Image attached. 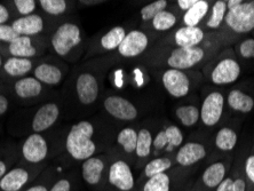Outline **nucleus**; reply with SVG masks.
I'll return each mask as SVG.
<instances>
[{"mask_svg": "<svg viewBox=\"0 0 254 191\" xmlns=\"http://www.w3.org/2000/svg\"><path fill=\"white\" fill-rule=\"evenodd\" d=\"M94 128L89 122L83 121L71 127L66 136L65 148L72 159L85 162L86 159L94 157L96 145L92 140Z\"/></svg>", "mask_w": 254, "mask_h": 191, "instance_id": "1", "label": "nucleus"}, {"mask_svg": "<svg viewBox=\"0 0 254 191\" xmlns=\"http://www.w3.org/2000/svg\"><path fill=\"white\" fill-rule=\"evenodd\" d=\"M225 21L236 33H249L254 29V1L229 0Z\"/></svg>", "mask_w": 254, "mask_h": 191, "instance_id": "2", "label": "nucleus"}, {"mask_svg": "<svg viewBox=\"0 0 254 191\" xmlns=\"http://www.w3.org/2000/svg\"><path fill=\"white\" fill-rule=\"evenodd\" d=\"M107 188L114 191H134L136 188V180L132 167L125 160L117 159L108 168Z\"/></svg>", "mask_w": 254, "mask_h": 191, "instance_id": "3", "label": "nucleus"}, {"mask_svg": "<svg viewBox=\"0 0 254 191\" xmlns=\"http://www.w3.org/2000/svg\"><path fill=\"white\" fill-rule=\"evenodd\" d=\"M52 46L55 53L60 56L68 55L72 48L81 43V31L73 23H63L52 37Z\"/></svg>", "mask_w": 254, "mask_h": 191, "instance_id": "4", "label": "nucleus"}, {"mask_svg": "<svg viewBox=\"0 0 254 191\" xmlns=\"http://www.w3.org/2000/svg\"><path fill=\"white\" fill-rule=\"evenodd\" d=\"M107 164L102 157H91L81 165V178L92 189H103L107 181Z\"/></svg>", "mask_w": 254, "mask_h": 191, "instance_id": "5", "label": "nucleus"}, {"mask_svg": "<svg viewBox=\"0 0 254 191\" xmlns=\"http://www.w3.org/2000/svg\"><path fill=\"white\" fill-rule=\"evenodd\" d=\"M40 170H30L29 167L16 166L7 172L0 180V191H22L31 180L35 179Z\"/></svg>", "mask_w": 254, "mask_h": 191, "instance_id": "6", "label": "nucleus"}, {"mask_svg": "<svg viewBox=\"0 0 254 191\" xmlns=\"http://www.w3.org/2000/svg\"><path fill=\"white\" fill-rule=\"evenodd\" d=\"M204 59V51L200 47H178L167 59V64L175 70H187L198 64Z\"/></svg>", "mask_w": 254, "mask_h": 191, "instance_id": "7", "label": "nucleus"}, {"mask_svg": "<svg viewBox=\"0 0 254 191\" xmlns=\"http://www.w3.org/2000/svg\"><path fill=\"white\" fill-rule=\"evenodd\" d=\"M48 153L47 142L39 133L30 135L22 145V156L31 165H38L46 159Z\"/></svg>", "mask_w": 254, "mask_h": 191, "instance_id": "8", "label": "nucleus"}, {"mask_svg": "<svg viewBox=\"0 0 254 191\" xmlns=\"http://www.w3.org/2000/svg\"><path fill=\"white\" fill-rule=\"evenodd\" d=\"M164 87L173 97H185L189 93L190 80L184 71L170 69L162 76Z\"/></svg>", "mask_w": 254, "mask_h": 191, "instance_id": "9", "label": "nucleus"}, {"mask_svg": "<svg viewBox=\"0 0 254 191\" xmlns=\"http://www.w3.org/2000/svg\"><path fill=\"white\" fill-rule=\"evenodd\" d=\"M103 106L108 114L119 121H133L137 117L136 108L124 97L117 95L107 97Z\"/></svg>", "mask_w": 254, "mask_h": 191, "instance_id": "10", "label": "nucleus"}, {"mask_svg": "<svg viewBox=\"0 0 254 191\" xmlns=\"http://www.w3.org/2000/svg\"><path fill=\"white\" fill-rule=\"evenodd\" d=\"M225 99L219 92H213L204 100L200 110V118L206 126H214L219 123L223 112Z\"/></svg>", "mask_w": 254, "mask_h": 191, "instance_id": "11", "label": "nucleus"}, {"mask_svg": "<svg viewBox=\"0 0 254 191\" xmlns=\"http://www.w3.org/2000/svg\"><path fill=\"white\" fill-rule=\"evenodd\" d=\"M149 39L145 33L139 30H133L126 33L125 39L119 45L118 52L125 58H135L147 50Z\"/></svg>", "mask_w": 254, "mask_h": 191, "instance_id": "12", "label": "nucleus"}, {"mask_svg": "<svg viewBox=\"0 0 254 191\" xmlns=\"http://www.w3.org/2000/svg\"><path fill=\"white\" fill-rule=\"evenodd\" d=\"M241 66L233 59L220 61L212 71L211 79L216 85H226L236 81L240 78Z\"/></svg>", "mask_w": 254, "mask_h": 191, "instance_id": "13", "label": "nucleus"}, {"mask_svg": "<svg viewBox=\"0 0 254 191\" xmlns=\"http://www.w3.org/2000/svg\"><path fill=\"white\" fill-rule=\"evenodd\" d=\"M207 155L203 144L197 142H189L179 149L175 156V163L181 167H190L203 160Z\"/></svg>", "mask_w": 254, "mask_h": 191, "instance_id": "14", "label": "nucleus"}, {"mask_svg": "<svg viewBox=\"0 0 254 191\" xmlns=\"http://www.w3.org/2000/svg\"><path fill=\"white\" fill-rule=\"evenodd\" d=\"M78 99L83 104H92L98 100L99 84L91 73H81L76 82Z\"/></svg>", "mask_w": 254, "mask_h": 191, "instance_id": "15", "label": "nucleus"}, {"mask_svg": "<svg viewBox=\"0 0 254 191\" xmlns=\"http://www.w3.org/2000/svg\"><path fill=\"white\" fill-rule=\"evenodd\" d=\"M228 168L227 164L222 162H215L205 168L200 177V185L207 191H214L216 187L227 178Z\"/></svg>", "mask_w": 254, "mask_h": 191, "instance_id": "16", "label": "nucleus"}, {"mask_svg": "<svg viewBox=\"0 0 254 191\" xmlns=\"http://www.w3.org/2000/svg\"><path fill=\"white\" fill-rule=\"evenodd\" d=\"M60 110L55 103H47L36 112L32 121V129L36 133L44 132L57 123Z\"/></svg>", "mask_w": 254, "mask_h": 191, "instance_id": "17", "label": "nucleus"}, {"mask_svg": "<svg viewBox=\"0 0 254 191\" xmlns=\"http://www.w3.org/2000/svg\"><path fill=\"white\" fill-rule=\"evenodd\" d=\"M12 28L18 36H35L44 30V21L39 15L31 14L15 20L12 24Z\"/></svg>", "mask_w": 254, "mask_h": 191, "instance_id": "18", "label": "nucleus"}, {"mask_svg": "<svg viewBox=\"0 0 254 191\" xmlns=\"http://www.w3.org/2000/svg\"><path fill=\"white\" fill-rule=\"evenodd\" d=\"M204 39V31L198 27H182L174 35L175 44L179 47H197Z\"/></svg>", "mask_w": 254, "mask_h": 191, "instance_id": "19", "label": "nucleus"}, {"mask_svg": "<svg viewBox=\"0 0 254 191\" xmlns=\"http://www.w3.org/2000/svg\"><path fill=\"white\" fill-rule=\"evenodd\" d=\"M172 167H173V160L171 158H169V157H158V158L152 159L145 164L140 180L143 183L145 180L155 177V175L166 173V172L171 171Z\"/></svg>", "mask_w": 254, "mask_h": 191, "instance_id": "20", "label": "nucleus"}, {"mask_svg": "<svg viewBox=\"0 0 254 191\" xmlns=\"http://www.w3.org/2000/svg\"><path fill=\"white\" fill-rule=\"evenodd\" d=\"M15 93L22 99L38 96L43 91V85L35 77H25L18 79L14 86Z\"/></svg>", "mask_w": 254, "mask_h": 191, "instance_id": "21", "label": "nucleus"}, {"mask_svg": "<svg viewBox=\"0 0 254 191\" xmlns=\"http://www.w3.org/2000/svg\"><path fill=\"white\" fill-rule=\"evenodd\" d=\"M228 104L235 111L249 114L254 108V100L240 89H233L228 95Z\"/></svg>", "mask_w": 254, "mask_h": 191, "instance_id": "22", "label": "nucleus"}, {"mask_svg": "<svg viewBox=\"0 0 254 191\" xmlns=\"http://www.w3.org/2000/svg\"><path fill=\"white\" fill-rule=\"evenodd\" d=\"M8 52L12 58L29 59L36 55V48L32 46L30 37L20 36L8 44Z\"/></svg>", "mask_w": 254, "mask_h": 191, "instance_id": "23", "label": "nucleus"}, {"mask_svg": "<svg viewBox=\"0 0 254 191\" xmlns=\"http://www.w3.org/2000/svg\"><path fill=\"white\" fill-rule=\"evenodd\" d=\"M35 78L42 84L58 85L61 82L63 74L58 66L44 63V64H40L36 68Z\"/></svg>", "mask_w": 254, "mask_h": 191, "instance_id": "24", "label": "nucleus"}, {"mask_svg": "<svg viewBox=\"0 0 254 191\" xmlns=\"http://www.w3.org/2000/svg\"><path fill=\"white\" fill-rule=\"evenodd\" d=\"M172 189L173 178L170 171L145 180L141 186V191H172Z\"/></svg>", "mask_w": 254, "mask_h": 191, "instance_id": "25", "label": "nucleus"}, {"mask_svg": "<svg viewBox=\"0 0 254 191\" xmlns=\"http://www.w3.org/2000/svg\"><path fill=\"white\" fill-rule=\"evenodd\" d=\"M32 68V62L29 59L9 58L3 64V70L10 77L25 76Z\"/></svg>", "mask_w": 254, "mask_h": 191, "instance_id": "26", "label": "nucleus"}, {"mask_svg": "<svg viewBox=\"0 0 254 191\" xmlns=\"http://www.w3.org/2000/svg\"><path fill=\"white\" fill-rule=\"evenodd\" d=\"M208 12V2L206 0H197V2L186 12L184 22L186 27H197Z\"/></svg>", "mask_w": 254, "mask_h": 191, "instance_id": "27", "label": "nucleus"}, {"mask_svg": "<svg viewBox=\"0 0 254 191\" xmlns=\"http://www.w3.org/2000/svg\"><path fill=\"white\" fill-rule=\"evenodd\" d=\"M126 31L122 27H115L109 30L102 38H101V46L107 51H113L119 47L122 41L125 39Z\"/></svg>", "mask_w": 254, "mask_h": 191, "instance_id": "28", "label": "nucleus"}, {"mask_svg": "<svg viewBox=\"0 0 254 191\" xmlns=\"http://www.w3.org/2000/svg\"><path fill=\"white\" fill-rule=\"evenodd\" d=\"M237 144V134L231 128H221L215 136L216 148L222 151H230L236 147Z\"/></svg>", "mask_w": 254, "mask_h": 191, "instance_id": "29", "label": "nucleus"}, {"mask_svg": "<svg viewBox=\"0 0 254 191\" xmlns=\"http://www.w3.org/2000/svg\"><path fill=\"white\" fill-rule=\"evenodd\" d=\"M152 136L148 129H141L137 133L136 142V157L139 159H147L150 156L152 148Z\"/></svg>", "mask_w": 254, "mask_h": 191, "instance_id": "30", "label": "nucleus"}, {"mask_svg": "<svg viewBox=\"0 0 254 191\" xmlns=\"http://www.w3.org/2000/svg\"><path fill=\"white\" fill-rule=\"evenodd\" d=\"M118 144H121L126 153H133L136 150L137 133L133 128H124L117 136Z\"/></svg>", "mask_w": 254, "mask_h": 191, "instance_id": "31", "label": "nucleus"}, {"mask_svg": "<svg viewBox=\"0 0 254 191\" xmlns=\"http://www.w3.org/2000/svg\"><path fill=\"white\" fill-rule=\"evenodd\" d=\"M175 114H177V117L179 118V121L181 122L182 125L190 127L195 125V124L198 122L200 112L196 107L185 106V107L178 108Z\"/></svg>", "mask_w": 254, "mask_h": 191, "instance_id": "32", "label": "nucleus"}, {"mask_svg": "<svg viewBox=\"0 0 254 191\" xmlns=\"http://www.w3.org/2000/svg\"><path fill=\"white\" fill-rule=\"evenodd\" d=\"M227 14V1H215L212 8V14L207 21V28L218 29L225 20Z\"/></svg>", "mask_w": 254, "mask_h": 191, "instance_id": "33", "label": "nucleus"}, {"mask_svg": "<svg viewBox=\"0 0 254 191\" xmlns=\"http://www.w3.org/2000/svg\"><path fill=\"white\" fill-rule=\"evenodd\" d=\"M177 24V17L175 15L167 10H163L159 14H157L152 20V25L157 31H166L170 30Z\"/></svg>", "mask_w": 254, "mask_h": 191, "instance_id": "34", "label": "nucleus"}, {"mask_svg": "<svg viewBox=\"0 0 254 191\" xmlns=\"http://www.w3.org/2000/svg\"><path fill=\"white\" fill-rule=\"evenodd\" d=\"M165 134H166V138H167L166 150L169 152L173 151L175 148L180 147V145L182 144V141H184V134H182V132L179 127L174 126V125L169 126L165 129Z\"/></svg>", "mask_w": 254, "mask_h": 191, "instance_id": "35", "label": "nucleus"}, {"mask_svg": "<svg viewBox=\"0 0 254 191\" xmlns=\"http://www.w3.org/2000/svg\"><path fill=\"white\" fill-rule=\"evenodd\" d=\"M167 6V1L166 0H157V1H154L149 5L144 6L143 8L141 9V17L143 21H150L154 20V17L157 14H159L163 10H165Z\"/></svg>", "mask_w": 254, "mask_h": 191, "instance_id": "36", "label": "nucleus"}, {"mask_svg": "<svg viewBox=\"0 0 254 191\" xmlns=\"http://www.w3.org/2000/svg\"><path fill=\"white\" fill-rule=\"evenodd\" d=\"M39 3L45 12L51 15H61L66 9L64 0H40Z\"/></svg>", "mask_w": 254, "mask_h": 191, "instance_id": "37", "label": "nucleus"}, {"mask_svg": "<svg viewBox=\"0 0 254 191\" xmlns=\"http://www.w3.org/2000/svg\"><path fill=\"white\" fill-rule=\"evenodd\" d=\"M15 7L18 10V13L23 16L31 15L33 10L36 9V1L35 0H15Z\"/></svg>", "mask_w": 254, "mask_h": 191, "instance_id": "38", "label": "nucleus"}, {"mask_svg": "<svg viewBox=\"0 0 254 191\" xmlns=\"http://www.w3.org/2000/svg\"><path fill=\"white\" fill-rule=\"evenodd\" d=\"M20 37L16 32L14 31L12 25L8 24H0V41L2 43H8L10 44L13 40H15Z\"/></svg>", "mask_w": 254, "mask_h": 191, "instance_id": "39", "label": "nucleus"}, {"mask_svg": "<svg viewBox=\"0 0 254 191\" xmlns=\"http://www.w3.org/2000/svg\"><path fill=\"white\" fill-rule=\"evenodd\" d=\"M73 182L70 178L59 179L52 185L50 191H72Z\"/></svg>", "mask_w": 254, "mask_h": 191, "instance_id": "40", "label": "nucleus"}, {"mask_svg": "<svg viewBox=\"0 0 254 191\" xmlns=\"http://www.w3.org/2000/svg\"><path fill=\"white\" fill-rule=\"evenodd\" d=\"M240 54L244 59H254V39H246L240 45Z\"/></svg>", "mask_w": 254, "mask_h": 191, "instance_id": "41", "label": "nucleus"}, {"mask_svg": "<svg viewBox=\"0 0 254 191\" xmlns=\"http://www.w3.org/2000/svg\"><path fill=\"white\" fill-rule=\"evenodd\" d=\"M244 173L248 181L254 186V155H250L245 160Z\"/></svg>", "mask_w": 254, "mask_h": 191, "instance_id": "42", "label": "nucleus"}, {"mask_svg": "<svg viewBox=\"0 0 254 191\" xmlns=\"http://www.w3.org/2000/svg\"><path fill=\"white\" fill-rule=\"evenodd\" d=\"M152 147L155 148L156 151H160L163 149L167 148V138L165 134V129L160 130V132L157 134L155 140L152 141Z\"/></svg>", "mask_w": 254, "mask_h": 191, "instance_id": "43", "label": "nucleus"}, {"mask_svg": "<svg viewBox=\"0 0 254 191\" xmlns=\"http://www.w3.org/2000/svg\"><path fill=\"white\" fill-rule=\"evenodd\" d=\"M233 180H234V191H248L249 190L248 180H246L245 178H242L238 175V177L233 178Z\"/></svg>", "mask_w": 254, "mask_h": 191, "instance_id": "44", "label": "nucleus"}, {"mask_svg": "<svg viewBox=\"0 0 254 191\" xmlns=\"http://www.w3.org/2000/svg\"><path fill=\"white\" fill-rule=\"evenodd\" d=\"M214 191H234V180L231 177H227Z\"/></svg>", "mask_w": 254, "mask_h": 191, "instance_id": "45", "label": "nucleus"}, {"mask_svg": "<svg viewBox=\"0 0 254 191\" xmlns=\"http://www.w3.org/2000/svg\"><path fill=\"white\" fill-rule=\"evenodd\" d=\"M52 185H48L47 182H40L36 183V185L30 186L29 188L24 189L23 191H50Z\"/></svg>", "mask_w": 254, "mask_h": 191, "instance_id": "46", "label": "nucleus"}, {"mask_svg": "<svg viewBox=\"0 0 254 191\" xmlns=\"http://www.w3.org/2000/svg\"><path fill=\"white\" fill-rule=\"evenodd\" d=\"M196 2H197V0H179L178 5L182 10H186V12H188V10L191 8V7L195 5Z\"/></svg>", "mask_w": 254, "mask_h": 191, "instance_id": "47", "label": "nucleus"}, {"mask_svg": "<svg viewBox=\"0 0 254 191\" xmlns=\"http://www.w3.org/2000/svg\"><path fill=\"white\" fill-rule=\"evenodd\" d=\"M9 18L8 9L5 6L0 3V24H5Z\"/></svg>", "mask_w": 254, "mask_h": 191, "instance_id": "48", "label": "nucleus"}, {"mask_svg": "<svg viewBox=\"0 0 254 191\" xmlns=\"http://www.w3.org/2000/svg\"><path fill=\"white\" fill-rule=\"evenodd\" d=\"M8 100H7L3 95L0 94V116L3 115L7 110H8Z\"/></svg>", "mask_w": 254, "mask_h": 191, "instance_id": "49", "label": "nucleus"}, {"mask_svg": "<svg viewBox=\"0 0 254 191\" xmlns=\"http://www.w3.org/2000/svg\"><path fill=\"white\" fill-rule=\"evenodd\" d=\"M8 165H7L3 160L0 159V180L5 177L7 172H8Z\"/></svg>", "mask_w": 254, "mask_h": 191, "instance_id": "50", "label": "nucleus"}, {"mask_svg": "<svg viewBox=\"0 0 254 191\" xmlns=\"http://www.w3.org/2000/svg\"><path fill=\"white\" fill-rule=\"evenodd\" d=\"M1 65H2V61H1V56H0V69H1Z\"/></svg>", "mask_w": 254, "mask_h": 191, "instance_id": "51", "label": "nucleus"}]
</instances>
